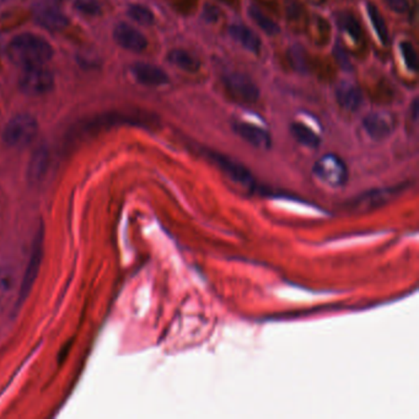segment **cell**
<instances>
[{
	"label": "cell",
	"mask_w": 419,
	"mask_h": 419,
	"mask_svg": "<svg viewBox=\"0 0 419 419\" xmlns=\"http://www.w3.org/2000/svg\"><path fill=\"white\" fill-rule=\"evenodd\" d=\"M248 16L254 20V24L260 27L266 35L276 36L280 32L279 25L273 19L267 16L265 12L261 10L257 6H248Z\"/></svg>",
	"instance_id": "20"
},
{
	"label": "cell",
	"mask_w": 419,
	"mask_h": 419,
	"mask_svg": "<svg viewBox=\"0 0 419 419\" xmlns=\"http://www.w3.org/2000/svg\"><path fill=\"white\" fill-rule=\"evenodd\" d=\"M0 1H9V0H0Z\"/></svg>",
	"instance_id": "33"
},
{
	"label": "cell",
	"mask_w": 419,
	"mask_h": 419,
	"mask_svg": "<svg viewBox=\"0 0 419 419\" xmlns=\"http://www.w3.org/2000/svg\"><path fill=\"white\" fill-rule=\"evenodd\" d=\"M156 117L147 112H122V111H111V112L100 113L89 119H85L74 125L69 130L68 141H83L89 136L99 134L104 130H110L117 125H136L149 128L156 123Z\"/></svg>",
	"instance_id": "1"
},
{
	"label": "cell",
	"mask_w": 419,
	"mask_h": 419,
	"mask_svg": "<svg viewBox=\"0 0 419 419\" xmlns=\"http://www.w3.org/2000/svg\"><path fill=\"white\" fill-rule=\"evenodd\" d=\"M75 8L77 12L88 16H97L101 12V5L97 0H75Z\"/></svg>",
	"instance_id": "25"
},
{
	"label": "cell",
	"mask_w": 419,
	"mask_h": 419,
	"mask_svg": "<svg viewBox=\"0 0 419 419\" xmlns=\"http://www.w3.org/2000/svg\"><path fill=\"white\" fill-rule=\"evenodd\" d=\"M290 133L296 138V142L307 148H319L321 144V138L313 130L300 122H293L290 124Z\"/></svg>",
	"instance_id": "18"
},
{
	"label": "cell",
	"mask_w": 419,
	"mask_h": 419,
	"mask_svg": "<svg viewBox=\"0 0 419 419\" xmlns=\"http://www.w3.org/2000/svg\"><path fill=\"white\" fill-rule=\"evenodd\" d=\"M287 14L289 20H298L302 15V8L296 3H291L287 9Z\"/></svg>",
	"instance_id": "30"
},
{
	"label": "cell",
	"mask_w": 419,
	"mask_h": 419,
	"mask_svg": "<svg viewBox=\"0 0 419 419\" xmlns=\"http://www.w3.org/2000/svg\"><path fill=\"white\" fill-rule=\"evenodd\" d=\"M231 128L245 142L254 148L268 150L272 147V136L268 130L257 127L254 124L235 121L231 124Z\"/></svg>",
	"instance_id": "12"
},
{
	"label": "cell",
	"mask_w": 419,
	"mask_h": 419,
	"mask_svg": "<svg viewBox=\"0 0 419 419\" xmlns=\"http://www.w3.org/2000/svg\"><path fill=\"white\" fill-rule=\"evenodd\" d=\"M289 60L291 67L299 73H307L310 69L309 58H307V51L299 45H296L289 49Z\"/></svg>",
	"instance_id": "23"
},
{
	"label": "cell",
	"mask_w": 419,
	"mask_h": 419,
	"mask_svg": "<svg viewBox=\"0 0 419 419\" xmlns=\"http://www.w3.org/2000/svg\"><path fill=\"white\" fill-rule=\"evenodd\" d=\"M223 84L229 94L237 100L254 104L260 100L261 91L251 77L240 71H229L223 75Z\"/></svg>",
	"instance_id": "7"
},
{
	"label": "cell",
	"mask_w": 419,
	"mask_h": 419,
	"mask_svg": "<svg viewBox=\"0 0 419 419\" xmlns=\"http://www.w3.org/2000/svg\"><path fill=\"white\" fill-rule=\"evenodd\" d=\"M128 16L143 26H152L155 23L153 12L142 4H132L128 8Z\"/></svg>",
	"instance_id": "22"
},
{
	"label": "cell",
	"mask_w": 419,
	"mask_h": 419,
	"mask_svg": "<svg viewBox=\"0 0 419 419\" xmlns=\"http://www.w3.org/2000/svg\"><path fill=\"white\" fill-rule=\"evenodd\" d=\"M206 154L209 160L218 166L219 169L234 182L239 183L250 189H256V181H254L252 173L240 163L225 156L224 154H220L214 150H207Z\"/></svg>",
	"instance_id": "8"
},
{
	"label": "cell",
	"mask_w": 419,
	"mask_h": 419,
	"mask_svg": "<svg viewBox=\"0 0 419 419\" xmlns=\"http://www.w3.org/2000/svg\"><path fill=\"white\" fill-rule=\"evenodd\" d=\"M38 133V122L29 113L14 116L4 127L3 142L10 148H25L34 142Z\"/></svg>",
	"instance_id": "3"
},
{
	"label": "cell",
	"mask_w": 419,
	"mask_h": 419,
	"mask_svg": "<svg viewBox=\"0 0 419 419\" xmlns=\"http://www.w3.org/2000/svg\"><path fill=\"white\" fill-rule=\"evenodd\" d=\"M34 20L37 25L49 31H60L69 25V20L60 8L49 3H43L35 6Z\"/></svg>",
	"instance_id": "10"
},
{
	"label": "cell",
	"mask_w": 419,
	"mask_h": 419,
	"mask_svg": "<svg viewBox=\"0 0 419 419\" xmlns=\"http://www.w3.org/2000/svg\"><path fill=\"white\" fill-rule=\"evenodd\" d=\"M53 54V47L43 37L29 32L15 36L6 47L10 62L24 69L46 64Z\"/></svg>",
	"instance_id": "2"
},
{
	"label": "cell",
	"mask_w": 419,
	"mask_h": 419,
	"mask_svg": "<svg viewBox=\"0 0 419 419\" xmlns=\"http://www.w3.org/2000/svg\"><path fill=\"white\" fill-rule=\"evenodd\" d=\"M49 167V152L46 147H38L32 153L27 166V181L32 186L40 184L47 175Z\"/></svg>",
	"instance_id": "14"
},
{
	"label": "cell",
	"mask_w": 419,
	"mask_h": 419,
	"mask_svg": "<svg viewBox=\"0 0 419 419\" xmlns=\"http://www.w3.org/2000/svg\"><path fill=\"white\" fill-rule=\"evenodd\" d=\"M411 112H412V119H414V121H417L419 115V100L417 97L414 99L412 105H411Z\"/></svg>",
	"instance_id": "31"
},
{
	"label": "cell",
	"mask_w": 419,
	"mask_h": 419,
	"mask_svg": "<svg viewBox=\"0 0 419 419\" xmlns=\"http://www.w3.org/2000/svg\"><path fill=\"white\" fill-rule=\"evenodd\" d=\"M54 86V75L45 65L25 68L19 79V88L27 96L47 94Z\"/></svg>",
	"instance_id": "6"
},
{
	"label": "cell",
	"mask_w": 419,
	"mask_h": 419,
	"mask_svg": "<svg viewBox=\"0 0 419 419\" xmlns=\"http://www.w3.org/2000/svg\"><path fill=\"white\" fill-rule=\"evenodd\" d=\"M335 58H336L337 63L339 64V67L344 69V71H350L352 69V63H350V60H349V56L343 47L341 46H336L335 47Z\"/></svg>",
	"instance_id": "26"
},
{
	"label": "cell",
	"mask_w": 419,
	"mask_h": 419,
	"mask_svg": "<svg viewBox=\"0 0 419 419\" xmlns=\"http://www.w3.org/2000/svg\"><path fill=\"white\" fill-rule=\"evenodd\" d=\"M395 127V116L390 112H370L363 119V128L372 141H384L394 133Z\"/></svg>",
	"instance_id": "9"
},
{
	"label": "cell",
	"mask_w": 419,
	"mask_h": 419,
	"mask_svg": "<svg viewBox=\"0 0 419 419\" xmlns=\"http://www.w3.org/2000/svg\"><path fill=\"white\" fill-rule=\"evenodd\" d=\"M14 278L12 276V271H1L0 273V290L5 291L12 288V283Z\"/></svg>",
	"instance_id": "29"
},
{
	"label": "cell",
	"mask_w": 419,
	"mask_h": 419,
	"mask_svg": "<svg viewBox=\"0 0 419 419\" xmlns=\"http://www.w3.org/2000/svg\"><path fill=\"white\" fill-rule=\"evenodd\" d=\"M315 178L332 189H341L348 182L349 171L346 163L335 154H326L313 167Z\"/></svg>",
	"instance_id": "5"
},
{
	"label": "cell",
	"mask_w": 419,
	"mask_h": 419,
	"mask_svg": "<svg viewBox=\"0 0 419 419\" xmlns=\"http://www.w3.org/2000/svg\"><path fill=\"white\" fill-rule=\"evenodd\" d=\"M366 10H368V15H369V19H370L372 26H374V30H375L376 35H378L379 40L385 46L389 45V29H387V25L385 23L384 16H383V14L380 12V10H379L378 6L375 5L374 3H368L366 4Z\"/></svg>",
	"instance_id": "19"
},
{
	"label": "cell",
	"mask_w": 419,
	"mask_h": 419,
	"mask_svg": "<svg viewBox=\"0 0 419 419\" xmlns=\"http://www.w3.org/2000/svg\"><path fill=\"white\" fill-rule=\"evenodd\" d=\"M130 73L136 82L145 86H161L170 82V77L158 65L139 62L130 67Z\"/></svg>",
	"instance_id": "13"
},
{
	"label": "cell",
	"mask_w": 419,
	"mask_h": 419,
	"mask_svg": "<svg viewBox=\"0 0 419 419\" xmlns=\"http://www.w3.org/2000/svg\"><path fill=\"white\" fill-rule=\"evenodd\" d=\"M336 100L343 110L355 112L363 104V94L355 84L342 83L337 86Z\"/></svg>",
	"instance_id": "16"
},
{
	"label": "cell",
	"mask_w": 419,
	"mask_h": 419,
	"mask_svg": "<svg viewBox=\"0 0 419 419\" xmlns=\"http://www.w3.org/2000/svg\"><path fill=\"white\" fill-rule=\"evenodd\" d=\"M400 52H401L402 58L408 69L414 73H417L419 69V58L412 42L402 41L400 43Z\"/></svg>",
	"instance_id": "24"
},
{
	"label": "cell",
	"mask_w": 419,
	"mask_h": 419,
	"mask_svg": "<svg viewBox=\"0 0 419 419\" xmlns=\"http://www.w3.org/2000/svg\"><path fill=\"white\" fill-rule=\"evenodd\" d=\"M228 32L234 41L241 45L248 52L260 54L262 42L259 35L250 27L242 24H232L229 26Z\"/></svg>",
	"instance_id": "15"
},
{
	"label": "cell",
	"mask_w": 419,
	"mask_h": 419,
	"mask_svg": "<svg viewBox=\"0 0 419 419\" xmlns=\"http://www.w3.org/2000/svg\"><path fill=\"white\" fill-rule=\"evenodd\" d=\"M43 248H45V229H43V224H40L38 229L36 231L32 246H31L30 259L27 262V266L25 268L24 277L21 279V284H20L16 307H20L24 304L35 285L36 279L38 277V272L41 268L42 260H43V252H45Z\"/></svg>",
	"instance_id": "4"
},
{
	"label": "cell",
	"mask_w": 419,
	"mask_h": 419,
	"mask_svg": "<svg viewBox=\"0 0 419 419\" xmlns=\"http://www.w3.org/2000/svg\"><path fill=\"white\" fill-rule=\"evenodd\" d=\"M220 16V10L215 5L207 4L203 9V18L207 23H215Z\"/></svg>",
	"instance_id": "28"
},
{
	"label": "cell",
	"mask_w": 419,
	"mask_h": 419,
	"mask_svg": "<svg viewBox=\"0 0 419 419\" xmlns=\"http://www.w3.org/2000/svg\"><path fill=\"white\" fill-rule=\"evenodd\" d=\"M167 60L178 69L187 73H195L201 68V62L193 54L184 49H172L167 54Z\"/></svg>",
	"instance_id": "17"
},
{
	"label": "cell",
	"mask_w": 419,
	"mask_h": 419,
	"mask_svg": "<svg viewBox=\"0 0 419 419\" xmlns=\"http://www.w3.org/2000/svg\"><path fill=\"white\" fill-rule=\"evenodd\" d=\"M337 21H338L339 27L344 32H347L350 38H353L355 42H359L361 40V37H363L361 25H360L359 20L355 18L352 12H339L338 16H337Z\"/></svg>",
	"instance_id": "21"
},
{
	"label": "cell",
	"mask_w": 419,
	"mask_h": 419,
	"mask_svg": "<svg viewBox=\"0 0 419 419\" xmlns=\"http://www.w3.org/2000/svg\"><path fill=\"white\" fill-rule=\"evenodd\" d=\"M386 4L392 12H397V14H405L409 9L408 0H386Z\"/></svg>",
	"instance_id": "27"
},
{
	"label": "cell",
	"mask_w": 419,
	"mask_h": 419,
	"mask_svg": "<svg viewBox=\"0 0 419 419\" xmlns=\"http://www.w3.org/2000/svg\"><path fill=\"white\" fill-rule=\"evenodd\" d=\"M113 40L119 47L141 53L148 47V38L132 25L121 23L113 30Z\"/></svg>",
	"instance_id": "11"
},
{
	"label": "cell",
	"mask_w": 419,
	"mask_h": 419,
	"mask_svg": "<svg viewBox=\"0 0 419 419\" xmlns=\"http://www.w3.org/2000/svg\"><path fill=\"white\" fill-rule=\"evenodd\" d=\"M49 1H52V3H58V1H64V0H49Z\"/></svg>",
	"instance_id": "32"
}]
</instances>
